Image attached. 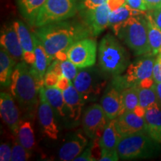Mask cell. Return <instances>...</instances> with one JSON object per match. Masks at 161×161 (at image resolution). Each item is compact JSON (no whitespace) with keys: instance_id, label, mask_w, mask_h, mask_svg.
Masks as SVG:
<instances>
[{"instance_id":"cell-23","label":"cell","mask_w":161,"mask_h":161,"mask_svg":"<svg viewBox=\"0 0 161 161\" xmlns=\"http://www.w3.org/2000/svg\"><path fill=\"white\" fill-rule=\"evenodd\" d=\"M43 90L46 99L56 114L62 117L66 116L67 110L64 102L63 91L55 86L49 87L43 86Z\"/></svg>"},{"instance_id":"cell-42","label":"cell","mask_w":161,"mask_h":161,"mask_svg":"<svg viewBox=\"0 0 161 161\" xmlns=\"http://www.w3.org/2000/svg\"><path fill=\"white\" fill-rule=\"evenodd\" d=\"M108 5L110 11H115L126 3V0H108Z\"/></svg>"},{"instance_id":"cell-12","label":"cell","mask_w":161,"mask_h":161,"mask_svg":"<svg viewBox=\"0 0 161 161\" xmlns=\"http://www.w3.org/2000/svg\"><path fill=\"white\" fill-rule=\"evenodd\" d=\"M115 125L121 137L136 133L146 132L144 116L136 111L124 112L115 119Z\"/></svg>"},{"instance_id":"cell-31","label":"cell","mask_w":161,"mask_h":161,"mask_svg":"<svg viewBox=\"0 0 161 161\" xmlns=\"http://www.w3.org/2000/svg\"><path fill=\"white\" fill-rule=\"evenodd\" d=\"M31 152L27 150L25 147L22 146L18 141L17 137L14 140L13 146H12V161H25L31 158Z\"/></svg>"},{"instance_id":"cell-26","label":"cell","mask_w":161,"mask_h":161,"mask_svg":"<svg viewBox=\"0 0 161 161\" xmlns=\"http://www.w3.org/2000/svg\"><path fill=\"white\" fill-rule=\"evenodd\" d=\"M146 17L151 53L158 55L161 52V30L156 25L152 14H146Z\"/></svg>"},{"instance_id":"cell-28","label":"cell","mask_w":161,"mask_h":161,"mask_svg":"<svg viewBox=\"0 0 161 161\" xmlns=\"http://www.w3.org/2000/svg\"><path fill=\"white\" fill-rule=\"evenodd\" d=\"M47 0H18L22 14L30 24L33 25L38 12L45 5Z\"/></svg>"},{"instance_id":"cell-8","label":"cell","mask_w":161,"mask_h":161,"mask_svg":"<svg viewBox=\"0 0 161 161\" xmlns=\"http://www.w3.org/2000/svg\"><path fill=\"white\" fill-rule=\"evenodd\" d=\"M106 80L94 68L79 69L73 84L85 102L96 100L105 86Z\"/></svg>"},{"instance_id":"cell-35","label":"cell","mask_w":161,"mask_h":161,"mask_svg":"<svg viewBox=\"0 0 161 161\" xmlns=\"http://www.w3.org/2000/svg\"><path fill=\"white\" fill-rule=\"evenodd\" d=\"M153 78L155 83H161V52L155 58L153 67Z\"/></svg>"},{"instance_id":"cell-43","label":"cell","mask_w":161,"mask_h":161,"mask_svg":"<svg viewBox=\"0 0 161 161\" xmlns=\"http://www.w3.org/2000/svg\"><path fill=\"white\" fill-rule=\"evenodd\" d=\"M153 19H154V22H155L156 25L160 28L161 30V8L155 10V11H153V13L152 14Z\"/></svg>"},{"instance_id":"cell-29","label":"cell","mask_w":161,"mask_h":161,"mask_svg":"<svg viewBox=\"0 0 161 161\" xmlns=\"http://www.w3.org/2000/svg\"><path fill=\"white\" fill-rule=\"evenodd\" d=\"M139 87L130 86L121 91L123 113L126 111H134L139 107Z\"/></svg>"},{"instance_id":"cell-5","label":"cell","mask_w":161,"mask_h":161,"mask_svg":"<svg viewBox=\"0 0 161 161\" xmlns=\"http://www.w3.org/2000/svg\"><path fill=\"white\" fill-rule=\"evenodd\" d=\"M135 55L150 53L146 14L134 16L113 30Z\"/></svg>"},{"instance_id":"cell-3","label":"cell","mask_w":161,"mask_h":161,"mask_svg":"<svg viewBox=\"0 0 161 161\" xmlns=\"http://www.w3.org/2000/svg\"><path fill=\"white\" fill-rule=\"evenodd\" d=\"M152 53L142 55L135 61L130 64L124 75L114 76L112 86L120 90L130 86H150L155 84L153 78V67L155 57Z\"/></svg>"},{"instance_id":"cell-37","label":"cell","mask_w":161,"mask_h":161,"mask_svg":"<svg viewBox=\"0 0 161 161\" xmlns=\"http://www.w3.org/2000/svg\"><path fill=\"white\" fill-rule=\"evenodd\" d=\"M97 160L93 155V152L91 148H87L84 149L81 154H80L77 158H75L74 161H95Z\"/></svg>"},{"instance_id":"cell-15","label":"cell","mask_w":161,"mask_h":161,"mask_svg":"<svg viewBox=\"0 0 161 161\" xmlns=\"http://www.w3.org/2000/svg\"><path fill=\"white\" fill-rule=\"evenodd\" d=\"M110 10L108 3L98 6L96 8L87 10L86 25L92 36H97L104 31L109 25Z\"/></svg>"},{"instance_id":"cell-18","label":"cell","mask_w":161,"mask_h":161,"mask_svg":"<svg viewBox=\"0 0 161 161\" xmlns=\"http://www.w3.org/2000/svg\"><path fill=\"white\" fill-rule=\"evenodd\" d=\"M85 134H83L82 131H78L66 143H64L60 148L59 158L63 161L74 160L75 158L81 154L85 149L87 145V139Z\"/></svg>"},{"instance_id":"cell-6","label":"cell","mask_w":161,"mask_h":161,"mask_svg":"<svg viewBox=\"0 0 161 161\" xmlns=\"http://www.w3.org/2000/svg\"><path fill=\"white\" fill-rule=\"evenodd\" d=\"M160 146L148 133L140 132L121 137L116 149L119 159L128 160L158 156L161 151Z\"/></svg>"},{"instance_id":"cell-38","label":"cell","mask_w":161,"mask_h":161,"mask_svg":"<svg viewBox=\"0 0 161 161\" xmlns=\"http://www.w3.org/2000/svg\"><path fill=\"white\" fill-rule=\"evenodd\" d=\"M108 3V0H82L84 8L91 10Z\"/></svg>"},{"instance_id":"cell-24","label":"cell","mask_w":161,"mask_h":161,"mask_svg":"<svg viewBox=\"0 0 161 161\" xmlns=\"http://www.w3.org/2000/svg\"><path fill=\"white\" fill-rule=\"evenodd\" d=\"M121 139L115 125V119L110 120L104 128L102 136L98 139V145L100 148L115 149Z\"/></svg>"},{"instance_id":"cell-20","label":"cell","mask_w":161,"mask_h":161,"mask_svg":"<svg viewBox=\"0 0 161 161\" xmlns=\"http://www.w3.org/2000/svg\"><path fill=\"white\" fill-rule=\"evenodd\" d=\"M63 95L69 116L73 120H78L81 114L83 107L86 103L85 101L75 89L73 83L64 90Z\"/></svg>"},{"instance_id":"cell-39","label":"cell","mask_w":161,"mask_h":161,"mask_svg":"<svg viewBox=\"0 0 161 161\" xmlns=\"http://www.w3.org/2000/svg\"><path fill=\"white\" fill-rule=\"evenodd\" d=\"M126 3L133 9L140 11H146L147 10L145 0H126Z\"/></svg>"},{"instance_id":"cell-7","label":"cell","mask_w":161,"mask_h":161,"mask_svg":"<svg viewBox=\"0 0 161 161\" xmlns=\"http://www.w3.org/2000/svg\"><path fill=\"white\" fill-rule=\"evenodd\" d=\"M76 12V0H47L38 12L33 25L37 28L66 20L74 17Z\"/></svg>"},{"instance_id":"cell-44","label":"cell","mask_w":161,"mask_h":161,"mask_svg":"<svg viewBox=\"0 0 161 161\" xmlns=\"http://www.w3.org/2000/svg\"><path fill=\"white\" fill-rule=\"evenodd\" d=\"M155 90L158 96V106L161 108V83H155Z\"/></svg>"},{"instance_id":"cell-11","label":"cell","mask_w":161,"mask_h":161,"mask_svg":"<svg viewBox=\"0 0 161 161\" xmlns=\"http://www.w3.org/2000/svg\"><path fill=\"white\" fill-rule=\"evenodd\" d=\"M54 112L55 110L46 99L43 86L39 92V105L37 108L39 122L44 135L52 140H57L59 130L55 122Z\"/></svg>"},{"instance_id":"cell-22","label":"cell","mask_w":161,"mask_h":161,"mask_svg":"<svg viewBox=\"0 0 161 161\" xmlns=\"http://www.w3.org/2000/svg\"><path fill=\"white\" fill-rule=\"evenodd\" d=\"M16 63L11 55L1 47L0 50V84L2 87L10 86L11 76L14 70Z\"/></svg>"},{"instance_id":"cell-16","label":"cell","mask_w":161,"mask_h":161,"mask_svg":"<svg viewBox=\"0 0 161 161\" xmlns=\"http://www.w3.org/2000/svg\"><path fill=\"white\" fill-rule=\"evenodd\" d=\"M33 39L35 43V60L34 64L30 66V70L37 83L43 87L44 86V76L47 71L48 66H49V57L42 43L35 34H33Z\"/></svg>"},{"instance_id":"cell-36","label":"cell","mask_w":161,"mask_h":161,"mask_svg":"<svg viewBox=\"0 0 161 161\" xmlns=\"http://www.w3.org/2000/svg\"><path fill=\"white\" fill-rule=\"evenodd\" d=\"M12 148L8 143H2L0 146V160L9 161L11 160Z\"/></svg>"},{"instance_id":"cell-4","label":"cell","mask_w":161,"mask_h":161,"mask_svg":"<svg viewBox=\"0 0 161 161\" xmlns=\"http://www.w3.org/2000/svg\"><path fill=\"white\" fill-rule=\"evenodd\" d=\"M98 64L105 73L121 75L129 66V54L114 36L108 34L98 45Z\"/></svg>"},{"instance_id":"cell-34","label":"cell","mask_w":161,"mask_h":161,"mask_svg":"<svg viewBox=\"0 0 161 161\" xmlns=\"http://www.w3.org/2000/svg\"><path fill=\"white\" fill-rule=\"evenodd\" d=\"M59 78L60 76H58L55 72L47 69L44 76V86L49 87H53V86L56 87Z\"/></svg>"},{"instance_id":"cell-25","label":"cell","mask_w":161,"mask_h":161,"mask_svg":"<svg viewBox=\"0 0 161 161\" xmlns=\"http://www.w3.org/2000/svg\"><path fill=\"white\" fill-rule=\"evenodd\" d=\"M144 14V11L133 9L128 4L125 3L115 11H110L109 17V25L114 30L119 25L127 21L134 16H137Z\"/></svg>"},{"instance_id":"cell-2","label":"cell","mask_w":161,"mask_h":161,"mask_svg":"<svg viewBox=\"0 0 161 161\" xmlns=\"http://www.w3.org/2000/svg\"><path fill=\"white\" fill-rule=\"evenodd\" d=\"M26 62L22 60L15 66L11 76L10 90L24 111L33 114L39 104L41 86L32 75Z\"/></svg>"},{"instance_id":"cell-14","label":"cell","mask_w":161,"mask_h":161,"mask_svg":"<svg viewBox=\"0 0 161 161\" xmlns=\"http://www.w3.org/2000/svg\"><path fill=\"white\" fill-rule=\"evenodd\" d=\"M1 47L3 48L16 62L23 60V52L19 39V36L14 25H5L1 31L0 37Z\"/></svg>"},{"instance_id":"cell-33","label":"cell","mask_w":161,"mask_h":161,"mask_svg":"<svg viewBox=\"0 0 161 161\" xmlns=\"http://www.w3.org/2000/svg\"><path fill=\"white\" fill-rule=\"evenodd\" d=\"M119 160L117 149H101V156L99 161H117Z\"/></svg>"},{"instance_id":"cell-41","label":"cell","mask_w":161,"mask_h":161,"mask_svg":"<svg viewBox=\"0 0 161 161\" xmlns=\"http://www.w3.org/2000/svg\"><path fill=\"white\" fill-rule=\"evenodd\" d=\"M147 10L155 11L161 8V0H145Z\"/></svg>"},{"instance_id":"cell-30","label":"cell","mask_w":161,"mask_h":161,"mask_svg":"<svg viewBox=\"0 0 161 161\" xmlns=\"http://www.w3.org/2000/svg\"><path fill=\"white\" fill-rule=\"evenodd\" d=\"M139 105L144 110L153 105H158V96H157L155 84L150 86L139 87Z\"/></svg>"},{"instance_id":"cell-27","label":"cell","mask_w":161,"mask_h":161,"mask_svg":"<svg viewBox=\"0 0 161 161\" xmlns=\"http://www.w3.org/2000/svg\"><path fill=\"white\" fill-rule=\"evenodd\" d=\"M16 137L22 146L31 152L35 146V136L31 122L28 120H20Z\"/></svg>"},{"instance_id":"cell-13","label":"cell","mask_w":161,"mask_h":161,"mask_svg":"<svg viewBox=\"0 0 161 161\" xmlns=\"http://www.w3.org/2000/svg\"><path fill=\"white\" fill-rule=\"evenodd\" d=\"M0 114L3 122L16 135L20 122L19 111L11 94L4 92L0 94Z\"/></svg>"},{"instance_id":"cell-17","label":"cell","mask_w":161,"mask_h":161,"mask_svg":"<svg viewBox=\"0 0 161 161\" xmlns=\"http://www.w3.org/2000/svg\"><path fill=\"white\" fill-rule=\"evenodd\" d=\"M101 105L103 108L108 120L115 119L123 114L122 93L114 86L108 88L101 99Z\"/></svg>"},{"instance_id":"cell-10","label":"cell","mask_w":161,"mask_h":161,"mask_svg":"<svg viewBox=\"0 0 161 161\" xmlns=\"http://www.w3.org/2000/svg\"><path fill=\"white\" fill-rule=\"evenodd\" d=\"M109 121L101 104H92L85 110L82 118L84 133L92 140H98Z\"/></svg>"},{"instance_id":"cell-19","label":"cell","mask_w":161,"mask_h":161,"mask_svg":"<svg viewBox=\"0 0 161 161\" xmlns=\"http://www.w3.org/2000/svg\"><path fill=\"white\" fill-rule=\"evenodd\" d=\"M19 36V39L23 52V60L29 65H32L35 60V43L33 34H31L23 22L14 21L13 23Z\"/></svg>"},{"instance_id":"cell-1","label":"cell","mask_w":161,"mask_h":161,"mask_svg":"<svg viewBox=\"0 0 161 161\" xmlns=\"http://www.w3.org/2000/svg\"><path fill=\"white\" fill-rule=\"evenodd\" d=\"M35 35L45 49L49 65L55 59H66V51L78 40L89 37L91 32L87 25L77 21L52 23L37 27Z\"/></svg>"},{"instance_id":"cell-32","label":"cell","mask_w":161,"mask_h":161,"mask_svg":"<svg viewBox=\"0 0 161 161\" xmlns=\"http://www.w3.org/2000/svg\"><path fill=\"white\" fill-rule=\"evenodd\" d=\"M60 66H61L62 75L65 76L66 78H67L70 80H74L76 75H77L79 68H78L68 58L61 60Z\"/></svg>"},{"instance_id":"cell-21","label":"cell","mask_w":161,"mask_h":161,"mask_svg":"<svg viewBox=\"0 0 161 161\" xmlns=\"http://www.w3.org/2000/svg\"><path fill=\"white\" fill-rule=\"evenodd\" d=\"M145 120L146 132L158 143L161 145V108L158 104L146 110Z\"/></svg>"},{"instance_id":"cell-40","label":"cell","mask_w":161,"mask_h":161,"mask_svg":"<svg viewBox=\"0 0 161 161\" xmlns=\"http://www.w3.org/2000/svg\"><path fill=\"white\" fill-rule=\"evenodd\" d=\"M72 83V80L68 79L67 78H66L65 76L62 75L60 76L58 79V81L56 85V87H58V89H60L61 91H64V90H66V88H68L70 84Z\"/></svg>"},{"instance_id":"cell-9","label":"cell","mask_w":161,"mask_h":161,"mask_svg":"<svg viewBox=\"0 0 161 161\" xmlns=\"http://www.w3.org/2000/svg\"><path fill=\"white\" fill-rule=\"evenodd\" d=\"M97 43L95 40L86 37L74 43L66 51V57L79 69L95 65Z\"/></svg>"}]
</instances>
